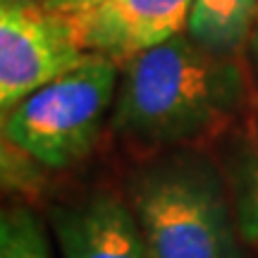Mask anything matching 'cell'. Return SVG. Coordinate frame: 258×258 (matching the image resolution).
I'll return each mask as SVG.
<instances>
[{"label":"cell","mask_w":258,"mask_h":258,"mask_svg":"<svg viewBox=\"0 0 258 258\" xmlns=\"http://www.w3.org/2000/svg\"><path fill=\"white\" fill-rule=\"evenodd\" d=\"M29 3H41V5H46L48 0H29Z\"/></svg>","instance_id":"7c38bea8"},{"label":"cell","mask_w":258,"mask_h":258,"mask_svg":"<svg viewBox=\"0 0 258 258\" xmlns=\"http://www.w3.org/2000/svg\"><path fill=\"white\" fill-rule=\"evenodd\" d=\"M194 0H101L70 15L86 53L124 64L148 48L186 31Z\"/></svg>","instance_id":"5b68a950"},{"label":"cell","mask_w":258,"mask_h":258,"mask_svg":"<svg viewBox=\"0 0 258 258\" xmlns=\"http://www.w3.org/2000/svg\"><path fill=\"white\" fill-rule=\"evenodd\" d=\"M101 0H48L46 8L55 10V12H64V15H74V12H82L89 10L93 5H98Z\"/></svg>","instance_id":"30bf717a"},{"label":"cell","mask_w":258,"mask_h":258,"mask_svg":"<svg viewBox=\"0 0 258 258\" xmlns=\"http://www.w3.org/2000/svg\"><path fill=\"white\" fill-rule=\"evenodd\" d=\"M246 55H249V64H251V72H253V79L258 84V24L253 29V36L249 41V48H246Z\"/></svg>","instance_id":"8fae6325"},{"label":"cell","mask_w":258,"mask_h":258,"mask_svg":"<svg viewBox=\"0 0 258 258\" xmlns=\"http://www.w3.org/2000/svg\"><path fill=\"white\" fill-rule=\"evenodd\" d=\"M74 36L70 15L41 3H0V108L17 105L29 93L46 86L86 60Z\"/></svg>","instance_id":"277c9868"},{"label":"cell","mask_w":258,"mask_h":258,"mask_svg":"<svg viewBox=\"0 0 258 258\" xmlns=\"http://www.w3.org/2000/svg\"><path fill=\"white\" fill-rule=\"evenodd\" d=\"M50 225L62 258H151L132 203L110 191L55 206Z\"/></svg>","instance_id":"8992f818"},{"label":"cell","mask_w":258,"mask_h":258,"mask_svg":"<svg viewBox=\"0 0 258 258\" xmlns=\"http://www.w3.org/2000/svg\"><path fill=\"white\" fill-rule=\"evenodd\" d=\"M227 189L239 234L258 244V129L234 146L227 165Z\"/></svg>","instance_id":"ba28073f"},{"label":"cell","mask_w":258,"mask_h":258,"mask_svg":"<svg viewBox=\"0 0 258 258\" xmlns=\"http://www.w3.org/2000/svg\"><path fill=\"white\" fill-rule=\"evenodd\" d=\"M129 201L151 258H241L230 189L201 153L182 151L137 170Z\"/></svg>","instance_id":"7a4b0ae2"},{"label":"cell","mask_w":258,"mask_h":258,"mask_svg":"<svg viewBox=\"0 0 258 258\" xmlns=\"http://www.w3.org/2000/svg\"><path fill=\"white\" fill-rule=\"evenodd\" d=\"M258 24V0H194L186 34L215 55L246 53Z\"/></svg>","instance_id":"52a82bcc"},{"label":"cell","mask_w":258,"mask_h":258,"mask_svg":"<svg viewBox=\"0 0 258 258\" xmlns=\"http://www.w3.org/2000/svg\"><path fill=\"white\" fill-rule=\"evenodd\" d=\"M122 64L89 55L79 67L29 93L3 112V141L46 170H64L89 156L120 86Z\"/></svg>","instance_id":"3957f363"},{"label":"cell","mask_w":258,"mask_h":258,"mask_svg":"<svg viewBox=\"0 0 258 258\" xmlns=\"http://www.w3.org/2000/svg\"><path fill=\"white\" fill-rule=\"evenodd\" d=\"M244 101L239 60L215 55L182 31L122 64L110 124L141 146H184L218 132Z\"/></svg>","instance_id":"6da1fadb"},{"label":"cell","mask_w":258,"mask_h":258,"mask_svg":"<svg viewBox=\"0 0 258 258\" xmlns=\"http://www.w3.org/2000/svg\"><path fill=\"white\" fill-rule=\"evenodd\" d=\"M0 258H53L50 241L36 213L12 206L0 218Z\"/></svg>","instance_id":"9c48e42d"}]
</instances>
